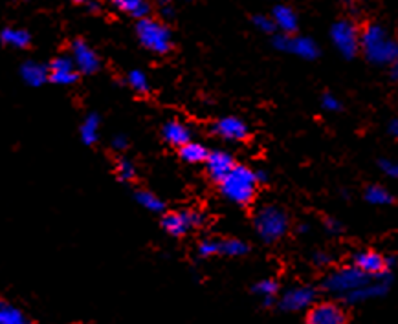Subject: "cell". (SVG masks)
I'll return each instance as SVG.
<instances>
[{
	"instance_id": "cell-23",
	"label": "cell",
	"mask_w": 398,
	"mask_h": 324,
	"mask_svg": "<svg viewBox=\"0 0 398 324\" xmlns=\"http://www.w3.org/2000/svg\"><path fill=\"white\" fill-rule=\"evenodd\" d=\"M2 43L6 46H11V48H28L31 43V37L26 30H21V28H4L2 30Z\"/></svg>"
},
{
	"instance_id": "cell-19",
	"label": "cell",
	"mask_w": 398,
	"mask_h": 324,
	"mask_svg": "<svg viewBox=\"0 0 398 324\" xmlns=\"http://www.w3.org/2000/svg\"><path fill=\"white\" fill-rule=\"evenodd\" d=\"M162 134L163 139H166L169 145L178 148L182 147V145H185V143L191 141V132H189V129L182 122H167L166 125H163Z\"/></svg>"
},
{
	"instance_id": "cell-22",
	"label": "cell",
	"mask_w": 398,
	"mask_h": 324,
	"mask_svg": "<svg viewBox=\"0 0 398 324\" xmlns=\"http://www.w3.org/2000/svg\"><path fill=\"white\" fill-rule=\"evenodd\" d=\"M254 293L263 298L264 306H271L279 295V284L274 279H263L254 286Z\"/></svg>"
},
{
	"instance_id": "cell-3",
	"label": "cell",
	"mask_w": 398,
	"mask_h": 324,
	"mask_svg": "<svg viewBox=\"0 0 398 324\" xmlns=\"http://www.w3.org/2000/svg\"><path fill=\"white\" fill-rule=\"evenodd\" d=\"M372 281V277L365 275L362 269H358L355 264L345 266V268L334 269L333 273H328L323 281V290L330 295L343 298L353 291L360 290L362 286L369 284Z\"/></svg>"
},
{
	"instance_id": "cell-4",
	"label": "cell",
	"mask_w": 398,
	"mask_h": 324,
	"mask_svg": "<svg viewBox=\"0 0 398 324\" xmlns=\"http://www.w3.org/2000/svg\"><path fill=\"white\" fill-rule=\"evenodd\" d=\"M255 231L264 242H277L289 233L290 222L286 212L277 205H264L255 212Z\"/></svg>"
},
{
	"instance_id": "cell-12",
	"label": "cell",
	"mask_w": 398,
	"mask_h": 324,
	"mask_svg": "<svg viewBox=\"0 0 398 324\" xmlns=\"http://www.w3.org/2000/svg\"><path fill=\"white\" fill-rule=\"evenodd\" d=\"M389 284H391V275L389 277H380V279H372L369 284L362 286L360 290L353 291L347 297H343L341 301L347 304H362L367 303V301H372V298L384 297L387 291H389Z\"/></svg>"
},
{
	"instance_id": "cell-37",
	"label": "cell",
	"mask_w": 398,
	"mask_h": 324,
	"mask_svg": "<svg viewBox=\"0 0 398 324\" xmlns=\"http://www.w3.org/2000/svg\"><path fill=\"white\" fill-rule=\"evenodd\" d=\"M325 225H327V230L333 231V233H338V231H341L340 222H336L334 218H327V220H325Z\"/></svg>"
},
{
	"instance_id": "cell-38",
	"label": "cell",
	"mask_w": 398,
	"mask_h": 324,
	"mask_svg": "<svg viewBox=\"0 0 398 324\" xmlns=\"http://www.w3.org/2000/svg\"><path fill=\"white\" fill-rule=\"evenodd\" d=\"M328 255L327 253H323V251H318V253H316L314 255V262L318 264V266H325V264H328Z\"/></svg>"
},
{
	"instance_id": "cell-2",
	"label": "cell",
	"mask_w": 398,
	"mask_h": 324,
	"mask_svg": "<svg viewBox=\"0 0 398 324\" xmlns=\"http://www.w3.org/2000/svg\"><path fill=\"white\" fill-rule=\"evenodd\" d=\"M259 183H261L259 173H254L246 165H235L232 173L219 183V187L224 198L233 203L246 205V203L254 202Z\"/></svg>"
},
{
	"instance_id": "cell-16",
	"label": "cell",
	"mask_w": 398,
	"mask_h": 324,
	"mask_svg": "<svg viewBox=\"0 0 398 324\" xmlns=\"http://www.w3.org/2000/svg\"><path fill=\"white\" fill-rule=\"evenodd\" d=\"M235 165L237 163L233 161V158L227 154V152L215 151V152H210V156H208L206 171L213 182L220 183L227 174L232 173Z\"/></svg>"
},
{
	"instance_id": "cell-11",
	"label": "cell",
	"mask_w": 398,
	"mask_h": 324,
	"mask_svg": "<svg viewBox=\"0 0 398 324\" xmlns=\"http://www.w3.org/2000/svg\"><path fill=\"white\" fill-rule=\"evenodd\" d=\"M200 220V215L195 211H173L163 215L162 227L171 237H184L193 227H197Z\"/></svg>"
},
{
	"instance_id": "cell-26",
	"label": "cell",
	"mask_w": 398,
	"mask_h": 324,
	"mask_svg": "<svg viewBox=\"0 0 398 324\" xmlns=\"http://www.w3.org/2000/svg\"><path fill=\"white\" fill-rule=\"evenodd\" d=\"M249 246L241 238H220V255L224 256H244Z\"/></svg>"
},
{
	"instance_id": "cell-14",
	"label": "cell",
	"mask_w": 398,
	"mask_h": 324,
	"mask_svg": "<svg viewBox=\"0 0 398 324\" xmlns=\"http://www.w3.org/2000/svg\"><path fill=\"white\" fill-rule=\"evenodd\" d=\"M77 77L79 70L72 57L59 55L50 63V81L55 85H74Z\"/></svg>"
},
{
	"instance_id": "cell-7",
	"label": "cell",
	"mask_w": 398,
	"mask_h": 324,
	"mask_svg": "<svg viewBox=\"0 0 398 324\" xmlns=\"http://www.w3.org/2000/svg\"><path fill=\"white\" fill-rule=\"evenodd\" d=\"M305 324H349V315L341 304L334 301H320L306 310Z\"/></svg>"
},
{
	"instance_id": "cell-29",
	"label": "cell",
	"mask_w": 398,
	"mask_h": 324,
	"mask_svg": "<svg viewBox=\"0 0 398 324\" xmlns=\"http://www.w3.org/2000/svg\"><path fill=\"white\" fill-rule=\"evenodd\" d=\"M127 82L129 87L134 92H138V94H145V92L149 90V79H147V75L141 70H131L127 75Z\"/></svg>"
},
{
	"instance_id": "cell-28",
	"label": "cell",
	"mask_w": 398,
	"mask_h": 324,
	"mask_svg": "<svg viewBox=\"0 0 398 324\" xmlns=\"http://www.w3.org/2000/svg\"><path fill=\"white\" fill-rule=\"evenodd\" d=\"M136 202L151 212H162L163 209H166L162 200L158 198L156 195H153L151 190H138V193H136Z\"/></svg>"
},
{
	"instance_id": "cell-27",
	"label": "cell",
	"mask_w": 398,
	"mask_h": 324,
	"mask_svg": "<svg viewBox=\"0 0 398 324\" xmlns=\"http://www.w3.org/2000/svg\"><path fill=\"white\" fill-rule=\"evenodd\" d=\"M365 200L372 205H389L394 202V196L382 185H371L365 189Z\"/></svg>"
},
{
	"instance_id": "cell-31",
	"label": "cell",
	"mask_w": 398,
	"mask_h": 324,
	"mask_svg": "<svg viewBox=\"0 0 398 324\" xmlns=\"http://www.w3.org/2000/svg\"><path fill=\"white\" fill-rule=\"evenodd\" d=\"M116 174H118V178L122 182H132L136 176V169L134 165H132V161L119 160L118 163H116Z\"/></svg>"
},
{
	"instance_id": "cell-40",
	"label": "cell",
	"mask_w": 398,
	"mask_h": 324,
	"mask_svg": "<svg viewBox=\"0 0 398 324\" xmlns=\"http://www.w3.org/2000/svg\"><path fill=\"white\" fill-rule=\"evenodd\" d=\"M70 2H74V4H85L88 0H70Z\"/></svg>"
},
{
	"instance_id": "cell-9",
	"label": "cell",
	"mask_w": 398,
	"mask_h": 324,
	"mask_svg": "<svg viewBox=\"0 0 398 324\" xmlns=\"http://www.w3.org/2000/svg\"><path fill=\"white\" fill-rule=\"evenodd\" d=\"M274 46L279 50V52L292 53V55H298L306 61H312L316 57L320 55V48L308 37H296V35L289 33H279L274 37Z\"/></svg>"
},
{
	"instance_id": "cell-39",
	"label": "cell",
	"mask_w": 398,
	"mask_h": 324,
	"mask_svg": "<svg viewBox=\"0 0 398 324\" xmlns=\"http://www.w3.org/2000/svg\"><path fill=\"white\" fill-rule=\"evenodd\" d=\"M391 68V75H393V79H397L398 81V55L394 57V61L389 65Z\"/></svg>"
},
{
	"instance_id": "cell-20",
	"label": "cell",
	"mask_w": 398,
	"mask_h": 324,
	"mask_svg": "<svg viewBox=\"0 0 398 324\" xmlns=\"http://www.w3.org/2000/svg\"><path fill=\"white\" fill-rule=\"evenodd\" d=\"M112 4L118 11L138 21L147 18V15L151 14V4L147 0H112Z\"/></svg>"
},
{
	"instance_id": "cell-6",
	"label": "cell",
	"mask_w": 398,
	"mask_h": 324,
	"mask_svg": "<svg viewBox=\"0 0 398 324\" xmlns=\"http://www.w3.org/2000/svg\"><path fill=\"white\" fill-rule=\"evenodd\" d=\"M360 37H362V31L347 18L336 21L330 28V40L345 59H353L362 50Z\"/></svg>"
},
{
	"instance_id": "cell-35",
	"label": "cell",
	"mask_w": 398,
	"mask_h": 324,
	"mask_svg": "<svg viewBox=\"0 0 398 324\" xmlns=\"http://www.w3.org/2000/svg\"><path fill=\"white\" fill-rule=\"evenodd\" d=\"M387 134H389L391 138L398 139V117H394V119L389 122V125H387Z\"/></svg>"
},
{
	"instance_id": "cell-25",
	"label": "cell",
	"mask_w": 398,
	"mask_h": 324,
	"mask_svg": "<svg viewBox=\"0 0 398 324\" xmlns=\"http://www.w3.org/2000/svg\"><path fill=\"white\" fill-rule=\"evenodd\" d=\"M79 134L83 139L85 145H92L97 141V136H100V117L96 114H90V116L81 123V129H79Z\"/></svg>"
},
{
	"instance_id": "cell-32",
	"label": "cell",
	"mask_w": 398,
	"mask_h": 324,
	"mask_svg": "<svg viewBox=\"0 0 398 324\" xmlns=\"http://www.w3.org/2000/svg\"><path fill=\"white\" fill-rule=\"evenodd\" d=\"M254 26L257 28L259 31H263V33H274V31L277 30L274 18L268 17V15H255Z\"/></svg>"
},
{
	"instance_id": "cell-34",
	"label": "cell",
	"mask_w": 398,
	"mask_h": 324,
	"mask_svg": "<svg viewBox=\"0 0 398 324\" xmlns=\"http://www.w3.org/2000/svg\"><path fill=\"white\" fill-rule=\"evenodd\" d=\"M380 169L385 176L398 180V161L393 160H380Z\"/></svg>"
},
{
	"instance_id": "cell-15",
	"label": "cell",
	"mask_w": 398,
	"mask_h": 324,
	"mask_svg": "<svg viewBox=\"0 0 398 324\" xmlns=\"http://www.w3.org/2000/svg\"><path fill=\"white\" fill-rule=\"evenodd\" d=\"M213 130L215 134L220 136L222 139H227V141H244L248 138V126H246V123L233 116L219 119L213 125Z\"/></svg>"
},
{
	"instance_id": "cell-30",
	"label": "cell",
	"mask_w": 398,
	"mask_h": 324,
	"mask_svg": "<svg viewBox=\"0 0 398 324\" xmlns=\"http://www.w3.org/2000/svg\"><path fill=\"white\" fill-rule=\"evenodd\" d=\"M197 253L200 256H204V259L220 255V238H206V240H202L197 246Z\"/></svg>"
},
{
	"instance_id": "cell-10",
	"label": "cell",
	"mask_w": 398,
	"mask_h": 324,
	"mask_svg": "<svg viewBox=\"0 0 398 324\" xmlns=\"http://www.w3.org/2000/svg\"><path fill=\"white\" fill-rule=\"evenodd\" d=\"M318 298V291L312 286H294L289 288L279 297V308L283 311H289V313H296V311L308 310Z\"/></svg>"
},
{
	"instance_id": "cell-17",
	"label": "cell",
	"mask_w": 398,
	"mask_h": 324,
	"mask_svg": "<svg viewBox=\"0 0 398 324\" xmlns=\"http://www.w3.org/2000/svg\"><path fill=\"white\" fill-rule=\"evenodd\" d=\"M271 18H274L277 30H279L281 33L294 35L298 31V15H296V11H294L290 6H276L274 11H271Z\"/></svg>"
},
{
	"instance_id": "cell-1",
	"label": "cell",
	"mask_w": 398,
	"mask_h": 324,
	"mask_svg": "<svg viewBox=\"0 0 398 324\" xmlns=\"http://www.w3.org/2000/svg\"><path fill=\"white\" fill-rule=\"evenodd\" d=\"M360 44H362L363 55L367 57V61H371L372 65H391L394 57L398 55V40L393 39V35L377 22H371L363 28Z\"/></svg>"
},
{
	"instance_id": "cell-24",
	"label": "cell",
	"mask_w": 398,
	"mask_h": 324,
	"mask_svg": "<svg viewBox=\"0 0 398 324\" xmlns=\"http://www.w3.org/2000/svg\"><path fill=\"white\" fill-rule=\"evenodd\" d=\"M0 324H30L26 313L15 304H0Z\"/></svg>"
},
{
	"instance_id": "cell-13",
	"label": "cell",
	"mask_w": 398,
	"mask_h": 324,
	"mask_svg": "<svg viewBox=\"0 0 398 324\" xmlns=\"http://www.w3.org/2000/svg\"><path fill=\"white\" fill-rule=\"evenodd\" d=\"M70 53L75 66H77L79 74H96L100 70V57L85 40H74L70 46Z\"/></svg>"
},
{
	"instance_id": "cell-36",
	"label": "cell",
	"mask_w": 398,
	"mask_h": 324,
	"mask_svg": "<svg viewBox=\"0 0 398 324\" xmlns=\"http://www.w3.org/2000/svg\"><path fill=\"white\" fill-rule=\"evenodd\" d=\"M112 147L116 148V151H123V148L127 147V139L123 138V136H116V138L112 139Z\"/></svg>"
},
{
	"instance_id": "cell-8",
	"label": "cell",
	"mask_w": 398,
	"mask_h": 324,
	"mask_svg": "<svg viewBox=\"0 0 398 324\" xmlns=\"http://www.w3.org/2000/svg\"><path fill=\"white\" fill-rule=\"evenodd\" d=\"M353 264H355L358 269H362L365 275H369V277L380 279L389 277L393 260L387 259V256H384L382 253H378V251L375 249H363L355 253Z\"/></svg>"
},
{
	"instance_id": "cell-33",
	"label": "cell",
	"mask_w": 398,
	"mask_h": 324,
	"mask_svg": "<svg viewBox=\"0 0 398 324\" xmlns=\"http://www.w3.org/2000/svg\"><path fill=\"white\" fill-rule=\"evenodd\" d=\"M321 107H323V110H327V112H340L341 110L340 99L333 94H323V97H321Z\"/></svg>"
},
{
	"instance_id": "cell-18",
	"label": "cell",
	"mask_w": 398,
	"mask_h": 324,
	"mask_svg": "<svg viewBox=\"0 0 398 324\" xmlns=\"http://www.w3.org/2000/svg\"><path fill=\"white\" fill-rule=\"evenodd\" d=\"M21 75L30 87H41L50 79V70L36 61H26L21 66Z\"/></svg>"
},
{
	"instance_id": "cell-5",
	"label": "cell",
	"mask_w": 398,
	"mask_h": 324,
	"mask_svg": "<svg viewBox=\"0 0 398 324\" xmlns=\"http://www.w3.org/2000/svg\"><path fill=\"white\" fill-rule=\"evenodd\" d=\"M136 35L141 46L147 48L149 52L156 55H166L171 52L173 39H171L169 28L163 26L162 22L154 21V18H141L136 24Z\"/></svg>"
},
{
	"instance_id": "cell-21",
	"label": "cell",
	"mask_w": 398,
	"mask_h": 324,
	"mask_svg": "<svg viewBox=\"0 0 398 324\" xmlns=\"http://www.w3.org/2000/svg\"><path fill=\"white\" fill-rule=\"evenodd\" d=\"M208 156H210V152H208V148L202 145V143H197V141H189L185 143V145H182L180 147V158L185 161V163H206Z\"/></svg>"
}]
</instances>
